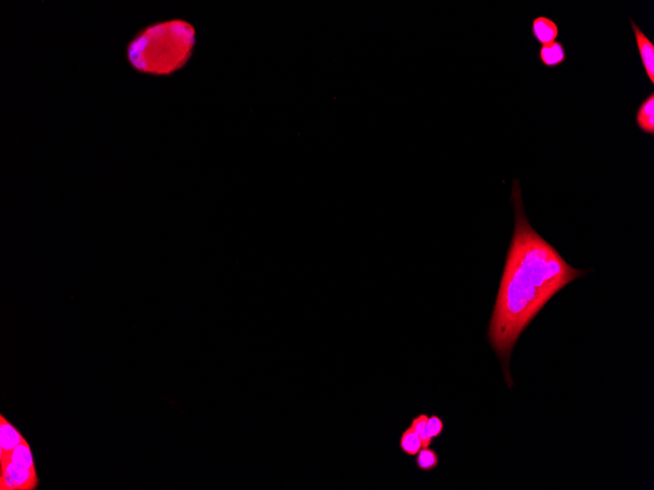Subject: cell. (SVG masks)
Returning <instances> with one entry per match:
<instances>
[{
	"instance_id": "1",
	"label": "cell",
	"mask_w": 654,
	"mask_h": 490,
	"mask_svg": "<svg viewBox=\"0 0 654 490\" xmlns=\"http://www.w3.org/2000/svg\"><path fill=\"white\" fill-rule=\"evenodd\" d=\"M510 201L515 210V232L489 325L488 339L502 362L505 381L512 386L508 365L520 335L554 295L588 272L570 267L536 232L525 214L517 179L513 181Z\"/></svg>"
},
{
	"instance_id": "2",
	"label": "cell",
	"mask_w": 654,
	"mask_h": 490,
	"mask_svg": "<svg viewBox=\"0 0 654 490\" xmlns=\"http://www.w3.org/2000/svg\"><path fill=\"white\" fill-rule=\"evenodd\" d=\"M196 41V29L186 20L157 22L133 36L127 46V59L138 73L174 75L189 62Z\"/></svg>"
},
{
	"instance_id": "3",
	"label": "cell",
	"mask_w": 654,
	"mask_h": 490,
	"mask_svg": "<svg viewBox=\"0 0 654 490\" xmlns=\"http://www.w3.org/2000/svg\"><path fill=\"white\" fill-rule=\"evenodd\" d=\"M39 484L36 469H27L12 462L0 464V489L34 490Z\"/></svg>"
},
{
	"instance_id": "4",
	"label": "cell",
	"mask_w": 654,
	"mask_h": 490,
	"mask_svg": "<svg viewBox=\"0 0 654 490\" xmlns=\"http://www.w3.org/2000/svg\"><path fill=\"white\" fill-rule=\"evenodd\" d=\"M632 29L635 34L636 48L640 55L641 64L645 69L646 76L650 78V83H654V44L640 27L636 24L633 18L630 19Z\"/></svg>"
},
{
	"instance_id": "5",
	"label": "cell",
	"mask_w": 654,
	"mask_h": 490,
	"mask_svg": "<svg viewBox=\"0 0 654 490\" xmlns=\"http://www.w3.org/2000/svg\"><path fill=\"white\" fill-rule=\"evenodd\" d=\"M25 440L18 428L0 415V463L6 461L10 452Z\"/></svg>"
},
{
	"instance_id": "6",
	"label": "cell",
	"mask_w": 654,
	"mask_h": 490,
	"mask_svg": "<svg viewBox=\"0 0 654 490\" xmlns=\"http://www.w3.org/2000/svg\"><path fill=\"white\" fill-rule=\"evenodd\" d=\"M531 31L536 41L543 46L557 41L559 34L557 24L545 16H538L533 20Z\"/></svg>"
},
{
	"instance_id": "7",
	"label": "cell",
	"mask_w": 654,
	"mask_h": 490,
	"mask_svg": "<svg viewBox=\"0 0 654 490\" xmlns=\"http://www.w3.org/2000/svg\"><path fill=\"white\" fill-rule=\"evenodd\" d=\"M540 63L547 68H557L565 63L567 52L565 46L559 41L540 46L538 52Z\"/></svg>"
},
{
	"instance_id": "8",
	"label": "cell",
	"mask_w": 654,
	"mask_h": 490,
	"mask_svg": "<svg viewBox=\"0 0 654 490\" xmlns=\"http://www.w3.org/2000/svg\"><path fill=\"white\" fill-rule=\"evenodd\" d=\"M636 124L639 129L645 134H654V93L651 92L643 102L636 113Z\"/></svg>"
},
{
	"instance_id": "9",
	"label": "cell",
	"mask_w": 654,
	"mask_h": 490,
	"mask_svg": "<svg viewBox=\"0 0 654 490\" xmlns=\"http://www.w3.org/2000/svg\"><path fill=\"white\" fill-rule=\"evenodd\" d=\"M6 462L15 463V464H18L20 466L27 468V469H36L33 452H32L31 447H29L27 440L19 444L14 450H12L8 457H7L6 461L0 463V464H4Z\"/></svg>"
},
{
	"instance_id": "10",
	"label": "cell",
	"mask_w": 654,
	"mask_h": 490,
	"mask_svg": "<svg viewBox=\"0 0 654 490\" xmlns=\"http://www.w3.org/2000/svg\"><path fill=\"white\" fill-rule=\"evenodd\" d=\"M423 447L421 438L413 430V428H408L402 433L400 438V448L404 454L409 456H416L417 453L421 451Z\"/></svg>"
},
{
	"instance_id": "11",
	"label": "cell",
	"mask_w": 654,
	"mask_h": 490,
	"mask_svg": "<svg viewBox=\"0 0 654 490\" xmlns=\"http://www.w3.org/2000/svg\"><path fill=\"white\" fill-rule=\"evenodd\" d=\"M416 467L422 472H431L439 465V456L430 447H422L416 455Z\"/></svg>"
},
{
	"instance_id": "12",
	"label": "cell",
	"mask_w": 654,
	"mask_h": 490,
	"mask_svg": "<svg viewBox=\"0 0 654 490\" xmlns=\"http://www.w3.org/2000/svg\"><path fill=\"white\" fill-rule=\"evenodd\" d=\"M428 418L429 416L426 414H421L414 417L411 423V428H413L414 432L421 438L423 447H429L433 442V440H430L427 435V421H428Z\"/></svg>"
},
{
	"instance_id": "13",
	"label": "cell",
	"mask_w": 654,
	"mask_h": 490,
	"mask_svg": "<svg viewBox=\"0 0 654 490\" xmlns=\"http://www.w3.org/2000/svg\"><path fill=\"white\" fill-rule=\"evenodd\" d=\"M444 430V423L440 417L436 415H432L427 421V435L430 440H435L440 437Z\"/></svg>"
}]
</instances>
